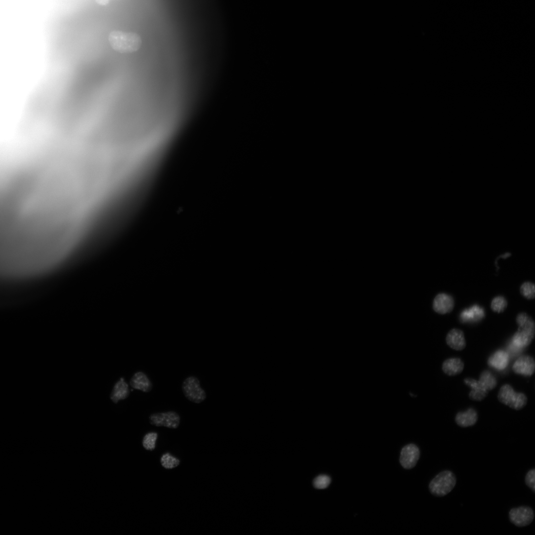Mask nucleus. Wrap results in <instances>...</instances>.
I'll use <instances>...</instances> for the list:
<instances>
[{"label": "nucleus", "instance_id": "15", "mask_svg": "<svg viewBox=\"0 0 535 535\" xmlns=\"http://www.w3.org/2000/svg\"><path fill=\"white\" fill-rule=\"evenodd\" d=\"M509 356L507 352L498 350L493 353L489 358L488 365L495 370H502L508 366Z\"/></svg>", "mask_w": 535, "mask_h": 535}, {"label": "nucleus", "instance_id": "19", "mask_svg": "<svg viewBox=\"0 0 535 535\" xmlns=\"http://www.w3.org/2000/svg\"><path fill=\"white\" fill-rule=\"evenodd\" d=\"M479 382L488 392L494 390L497 385L496 378L489 370H484L481 373Z\"/></svg>", "mask_w": 535, "mask_h": 535}, {"label": "nucleus", "instance_id": "23", "mask_svg": "<svg viewBox=\"0 0 535 535\" xmlns=\"http://www.w3.org/2000/svg\"><path fill=\"white\" fill-rule=\"evenodd\" d=\"M521 294L526 299L533 300L535 297V284L530 282H526L522 284L520 288Z\"/></svg>", "mask_w": 535, "mask_h": 535}, {"label": "nucleus", "instance_id": "26", "mask_svg": "<svg viewBox=\"0 0 535 535\" xmlns=\"http://www.w3.org/2000/svg\"><path fill=\"white\" fill-rule=\"evenodd\" d=\"M111 0H95L96 3L101 6L108 5Z\"/></svg>", "mask_w": 535, "mask_h": 535}, {"label": "nucleus", "instance_id": "13", "mask_svg": "<svg viewBox=\"0 0 535 535\" xmlns=\"http://www.w3.org/2000/svg\"><path fill=\"white\" fill-rule=\"evenodd\" d=\"M464 382L471 388V391L469 394L470 400L480 402L483 401L487 396L488 391L482 386L479 381L467 378L464 380Z\"/></svg>", "mask_w": 535, "mask_h": 535}, {"label": "nucleus", "instance_id": "14", "mask_svg": "<svg viewBox=\"0 0 535 535\" xmlns=\"http://www.w3.org/2000/svg\"><path fill=\"white\" fill-rule=\"evenodd\" d=\"M478 419V413L473 408H470L464 412H459L456 415L455 418L456 424L463 428L474 426L477 423Z\"/></svg>", "mask_w": 535, "mask_h": 535}, {"label": "nucleus", "instance_id": "17", "mask_svg": "<svg viewBox=\"0 0 535 535\" xmlns=\"http://www.w3.org/2000/svg\"><path fill=\"white\" fill-rule=\"evenodd\" d=\"M129 390L127 384L123 378L115 384L111 395V399L115 404L121 400L126 399L129 396Z\"/></svg>", "mask_w": 535, "mask_h": 535}, {"label": "nucleus", "instance_id": "21", "mask_svg": "<svg viewBox=\"0 0 535 535\" xmlns=\"http://www.w3.org/2000/svg\"><path fill=\"white\" fill-rule=\"evenodd\" d=\"M508 302L505 298L503 296L495 297L492 301L491 308L495 313H503L507 307Z\"/></svg>", "mask_w": 535, "mask_h": 535}, {"label": "nucleus", "instance_id": "18", "mask_svg": "<svg viewBox=\"0 0 535 535\" xmlns=\"http://www.w3.org/2000/svg\"><path fill=\"white\" fill-rule=\"evenodd\" d=\"M460 317L464 321H478L484 318L485 313L483 309L476 305L463 311Z\"/></svg>", "mask_w": 535, "mask_h": 535}, {"label": "nucleus", "instance_id": "24", "mask_svg": "<svg viewBox=\"0 0 535 535\" xmlns=\"http://www.w3.org/2000/svg\"><path fill=\"white\" fill-rule=\"evenodd\" d=\"M330 483V478L327 475H320L314 481V485L316 488L323 489L327 488Z\"/></svg>", "mask_w": 535, "mask_h": 535}, {"label": "nucleus", "instance_id": "1", "mask_svg": "<svg viewBox=\"0 0 535 535\" xmlns=\"http://www.w3.org/2000/svg\"><path fill=\"white\" fill-rule=\"evenodd\" d=\"M109 42L116 51L122 54L135 52L140 48L142 41L137 34L114 31L108 37Z\"/></svg>", "mask_w": 535, "mask_h": 535}, {"label": "nucleus", "instance_id": "6", "mask_svg": "<svg viewBox=\"0 0 535 535\" xmlns=\"http://www.w3.org/2000/svg\"><path fill=\"white\" fill-rule=\"evenodd\" d=\"M149 419L152 425L173 429L180 426L181 420L180 415L174 411L152 413Z\"/></svg>", "mask_w": 535, "mask_h": 535}, {"label": "nucleus", "instance_id": "9", "mask_svg": "<svg viewBox=\"0 0 535 535\" xmlns=\"http://www.w3.org/2000/svg\"><path fill=\"white\" fill-rule=\"evenodd\" d=\"M419 457V448L414 444H410L402 449L400 462L404 468L410 469L416 465Z\"/></svg>", "mask_w": 535, "mask_h": 535}, {"label": "nucleus", "instance_id": "11", "mask_svg": "<svg viewBox=\"0 0 535 535\" xmlns=\"http://www.w3.org/2000/svg\"><path fill=\"white\" fill-rule=\"evenodd\" d=\"M446 342L452 349L461 351L466 346V342L463 331L458 329H453L448 333Z\"/></svg>", "mask_w": 535, "mask_h": 535}, {"label": "nucleus", "instance_id": "5", "mask_svg": "<svg viewBox=\"0 0 535 535\" xmlns=\"http://www.w3.org/2000/svg\"><path fill=\"white\" fill-rule=\"evenodd\" d=\"M182 391L185 397L195 404H201L207 398L206 391L201 387L200 381L196 376H189L184 380Z\"/></svg>", "mask_w": 535, "mask_h": 535}, {"label": "nucleus", "instance_id": "12", "mask_svg": "<svg viewBox=\"0 0 535 535\" xmlns=\"http://www.w3.org/2000/svg\"><path fill=\"white\" fill-rule=\"evenodd\" d=\"M130 385L132 388L144 393L150 392L153 388V384L150 379L143 372H137L131 379Z\"/></svg>", "mask_w": 535, "mask_h": 535}, {"label": "nucleus", "instance_id": "7", "mask_svg": "<svg viewBox=\"0 0 535 535\" xmlns=\"http://www.w3.org/2000/svg\"><path fill=\"white\" fill-rule=\"evenodd\" d=\"M535 517L533 509L527 506H522L511 509L509 512L510 522L518 527L530 525Z\"/></svg>", "mask_w": 535, "mask_h": 535}, {"label": "nucleus", "instance_id": "8", "mask_svg": "<svg viewBox=\"0 0 535 535\" xmlns=\"http://www.w3.org/2000/svg\"><path fill=\"white\" fill-rule=\"evenodd\" d=\"M512 370L516 374L524 376H531L535 372V362L533 357L523 355L515 361L512 366Z\"/></svg>", "mask_w": 535, "mask_h": 535}, {"label": "nucleus", "instance_id": "4", "mask_svg": "<svg viewBox=\"0 0 535 535\" xmlns=\"http://www.w3.org/2000/svg\"><path fill=\"white\" fill-rule=\"evenodd\" d=\"M497 399L501 403L516 411L523 409L528 402V398L524 394L515 392L509 384H505L500 388Z\"/></svg>", "mask_w": 535, "mask_h": 535}, {"label": "nucleus", "instance_id": "20", "mask_svg": "<svg viewBox=\"0 0 535 535\" xmlns=\"http://www.w3.org/2000/svg\"><path fill=\"white\" fill-rule=\"evenodd\" d=\"M161 465L166 469H172L180 464L181 461L169 453L163 454L160 459Z\"/></svg>", "mask_w": 535, "mask_h": 535}, {"label": "nucleus", "instance_id": "25", "mask_svg": "<svg viewBox=\"0 0 535 535\" xmlns=\"http://www.w3.org/2000/svg\"><path fill=\"white\" fill-rule=\"evenodd\" d=\"M525 482L526 485L531 489L533 492H535V470L532 469L529 470L526 474Z\"/></svg>", "mask_w": 535, "mask_h": 535}, {"label": "nucleus", "instance_id": "10", "mask_svg": "<svg viewBox=\"0 0 535 535\" xmlns=\"http://www.w3.org/2000/svg\"><path fill=\"white\" fill-rule=\"evenodd\" d=\"M454 305L453 296L445 293H441L434 298L433 308L437 313L445 315L451 313L453 310Z\"/></svg>", "mask_w": 535, "mask_h": 535}, {"label": "nucleus", "instance_id": "22", "mask_svg": "<svg viewBox=\"0 0 535 535\" xmlns=\"http://www.w3.org/2000/svg\"><path fill=\"white\" fill-rule=\"evenodd\" d=\"M158 438V434L152 432L147 433L143 437L142 445L147 451H152L156 448V442Z\"/></svg>", "mask_w": 535, "mask_h": 535}, {"label": "nucleus", "instance_id": "2", "mask_svg": "<svg viewBox=\"0 0 535 535\" xmlns=\"http://www.w3.org/2000/svg\"><path fill=\"white\" fill-rule=\"evenodd\" d=\"M519 327L512 338V344L517 349L529 346L535 337V324L532 317L525 312L518 314L516 319Z\"/></svg>", "mask_w": 535, "mask_h": 535}, {"label": "nucleus", "instance_id": "16", "mask_svg": "<svg viewBox=\"0 0 535 535\" xmlns=\"http://www.w3.org/2000/svg\"><path fill=\"white\" fill-rule=\"evenodd\" d=\"M464 364L459 358H451L444 361L442 370L445 374L450 376L460 374L463 371Z\"/></svg>", "mask_w": 535, "mask_h": 535}, {"label": "nucleus", "instance_id": "3", "mask_svg": "<svg viewBox=\"0 0 535 535\" xmlns=\"http://www.w3.org/2000/svg\"><path fill=\"white\" fill-rule=\"evenodd\" d=\"M456 484V478L454 473L449 470L439 473L430 483L429 490L436 496H444L454 489Z\"/></svg>", "mask_w": 535, "mask_h": 535}]
</instances>
